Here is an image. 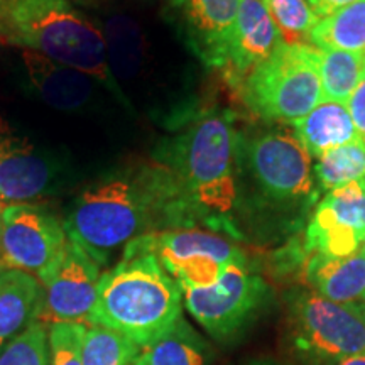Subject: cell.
<instances>
[{
  "mask_svg": "<svg viewBox=\"0 0 365 365\" xmlns=\"http://www.w3.org/2000/svg\"><path fill=\"white\" fill-rule=\"evenodd\" d=\"M198 218L180 180L161 161H139L97 178L76 195L63 220L68 239L107 267L139 237L191 227Z\"/></svg>",
  "mask_w": 365,
  "mask_h": 365,
  "instance_id": "6da1fadb",
  "label": "cell"
},
{
  "mask_svg": "<svg viewBox=\"0 0 365 365\" xmlns=\"http://www.w3.org/2000/svg\"><path fill=\"white\" fill-rule=\"evenodd\" d=\"M0 41L86 73L127 105L102 29L71 0H2Z\"/></svg>",
  "mask_w": 365,
  "mask_h": 365,
  "instance_id": "7a4b0ae2",
  "label": "cell"
},
{
  "mask_svg": "<svg viewBox=\"0 0 365 365\" xmlns=\"http://www.w3.org/2000/svg\"><path fill=\"white\" fill-rule=\"evenodd\" d=\"M182 318V291L150 252H124L102 272L97 301L85 325L108 328L149 345Z\"/></svg>",
  "mask_w": 365,
  "mask_h": 365,
  "instance_id": "3957f363",
  "label": "cell"
},
{
  "mask_svg": "<svg viewBox=\"0 0 365 365\" xmlns=\"http://www.w3.org/2000/svg\"><path fill=\"white\" fill-rule=\"evenodd\" d=\"M237 134L228 113H200L170 144L171 168L198 217L220 218L237 202Z\"/></svg>",
  "mask_w": 365,
  "mask_h": 365,
  "instance_id": "277c9868",
  "label": "cell"
},
{
  "mask_svg": "<svg viewBox=\"0 0 365 365\" xmlns=\"http://www.w3.org/2000/svg\"><path fill=\"white\" fill-rule=\"evenodd\" d=\"M242 98L264 120L294 124L325 100L313 44H282L242 80Z\"/></svg>",
  "mask_w": 365,
  "mask_h": 365,
  "instance_id": "5b68a950",
  "label": "cell"
},
{
  "mask_svg": "<svg viewBox=\"0 0 365 365\" xmlns=\"http://www.w3.org/2000/svg\"><path fill=\"white\" fill-rule=\"evenodd\" d=\"M294 340L301 352L319 360L365 355V318L359 303L341 304L317 293L291 301Z\"/></svg>",
  "mask_w": 365,
  "mask_h": 365,
  "instance_id": "8992f818",
  "label": "cell"
},
{
  "mask_svg": "<svg viewBox=\"0 0 365 365\" xmlns=\"http://www.w3.org/2000/svg\"><path fill=\"white\" fill-rule=\"evenodd\" d=\"M68 244L63 220L41 203L2 207L0 267L19 269L43 281Z\"/></svg>",
  "mask_w": 365,
  "mask_h": 365,
  "instance_id": "52a82bcc",
  "label": "cell"
},
{
  "mask_svg": "<svg viewBox=\"0 0 365 365\" xmlns=\"http://www.w3.org/2000/svg\"><path fill=\"white\" fill-rule=\"evenodd\" d=\"M181 291L182 303L191 317L217 340L234 336L269 294L267 284L249 271L247 262L230 264L217 284Z\"/></svg>",
  "mask_w": 365,
  "mask_h": 365,
  "instance_id": "ba28073f",
  "label": "cell"
},
{
  "mask_svg": "<svg viewBox=\"0 0 365 365\" xmlns=\"http://www.w3.org/2000/svg\"><path fill=\"white\" fill-rule=\"evenodd\" d=\"M249 170L267 198L296 203L314 195L312 154L291 132H264L249 140L245 149Z\"/></svg>",
  "mask_w": 365,
  "mask_h": 365,
  "instance_id": "9c48e42d",
  "label": "cell"
},
{
  "mask_svg": "<svg viewBox=\"0 0 365 365\" xmlns=\"http://www.w3.org/2000/svg\"><path fill=\"white\" fill-rule=\"evenodd\" d=\"M100 277L102 267L78 244L68 239L61 257L41 281L43 298L36 322L46 327L54 323H86L97 301Z\"/></svg>",
  "mask_w": 365,
  "mask_h": 365,
  "instance_id": "30bf717a",
  "label": "cell"
},
{
  "mask_svg": "<svg viewBox=\"0 0 365 365\" xmlns=\"http://www.w3.org/2000/svg\"><path fill=\"white\" fill-rule=\"evenodd\" d=\"M365 240V181L350 182L333 191L314 208L304 234L308 255L346 257Z\"/></svg>",
  "mask_w": 365,
  "mask_h": 365,
  "instance_id": "8fae6325",
  "label": "cell"
},
{
  "mask_svg": "<svg viewBox=\"0 0 365 365\" xmlns=\"http://www.w3.org/2000/svg\"><path fill=\"white\" fill-rule=\"evenodd\" d=\"M59 173L53 158L0 118V203L4 207L36 203L53 195Z\"/></svg>",
  "mask_w": 365,
  "mask_h": 365,
  "instance_id": "7c38bea8",
  "label": "cell"
},
{
  "mask_svg": "<svg viewBox=\"0 0 365 365\" xmlns=\"http://www.w3.org/2000/svg\"><path fill=\"white\" fill-rule=\"evenodd\" d=\"M170 7L196 56L223 68L240 0H171Z\"/></svg>",
  "mask_w": 365,
  "mask_h": 365,
  "instance_id": "4fadbf2b",
  "label": "cell"
},
{
  "mask_svg": "<svg viewBox=\"0 0 365 365\" xmlns=\"http://www.w3.org/2000/svg\"><path fill=\"white\" fill-rule=\"evenodd\" d=\"M282 44L284 39L269 12L266 0H240L223 68L230 80L240 85L255 66L271 58Z\"/></svg>",
  "mask_w": 365,
  "mask_h": 365,
  "instance_id": "5bb4252c",
  "label": "cell"
},
{
  "mask_svg": "<svg viewBox=\"0 0 365 365\" xmlns=\"http://www.w3.org/2000/svg\"><path fill=\"white\" fill-rule=\"evenodd\" d=\"M26 78L38 97L63 112L80 110L95 97L100 83L83 71L65 66L33 51H22Z\"/></svg>",
  "mask_w": 365,
  "mask_h": 365,
  "instance_id": "9a60e30c",
  "label": "cell"
},
{
  "mask_svg": "<svg viewBox=\"0 0 365 365\" xmlns=\"http://www.w3.org/2000/svg\"><path fill=\"white\" fill-rule=\"evenodd\" d=\"M43 298V284L33 274L0 267V354L33 325Z\"/></svg>",
  "mask_w": 365,
  "mask_h": 365,
  "instance_id": "2e32d148",
  "label": "cell"
},
{
  "mask_svg": "<svg viewBox=\"0 0 365 365\" xmlns=\"http://www.w3.org/2000/svg\"><path fill=\"white\" fill-rule=\"evenodd\" d=\"M304 274L323 298L350 304L365 301V254L362 247L346 257L308 255Z\"/></svg>",
  "mask_w": 365,
  "mask_h": 365,
  "instance_id": "e0dca14e",
  "label": "cell"
},
{
  "mask_svg": "<svg viewBox=\"0 0 365 365\" xmlns=\"http://www.w3.org/2000/svg\"><path fill=\"white\" fill-rule=\"evenodd\" d=\"M291 125L294 127V135L314 158L360 139L346 103L333 100H323L308 115Z\"/></svg>",
  "mask_w": 365,
  "mask_h": 365,
  "instance_id": "ac0fdd59",
  "label": "cell"
},
{
  "mask_svg": "<svg viewBox=\"0 0 365 365\" xmlns=\"http://www.w3.org/2000/svg\"><path fill=\"white\" fill-rule=\"evenodd\" d=\"M208 346L185 319L140 349L134 365H207Z\"/></svg>",
  "mask_w": 365,
  "mask_h": 365,
  "instance_id": "d6986e66",
  "label": "cell"
},
{
  "mask_svg": "<svg viewBox=\"0 0 365 365\" xmlns=\"http://www.w3.org/2000/svg\"><path fill=\"white\" fill-rule=\"evenodd\" d=\"M309 44L322 49L365 54V0H357L319 19Z\"/></svg>",
  "mask_w": 365,
  "mask_h": 365,
  "instance_id": "ffe728a7",
  "label": "cell"
},
{
  "mask_svg": "<svg viewBox=\"0 0 365 365\" xmlns=\"http://www.w3.org/2000/svg\"><path fill=\"white\" fill-rule=\"evenodd\" d=\"M318 49V71L323 97L346 103L365 73V54Z\"/></svg>",
  "mask_w": 365,
  "mask_h": 365,
  "instance_id": "44dd1931",
  "label": "cell"
},
{
  "mask_svg": "<svg viewBox=\"0 0 365 365\" xmlns=\"http://www.w3.org/2000/svg\"><path fill=\"white\" fill-rule=\"evenodd\" d=\"M314 180L323 191L365 181V143L362 139L331 149L317 158Z\"/></svg>",
  "mask_w": 365,
  "mask_h": 365,
  "instance_id": "7402d4cb",
  "label": "cell"
},
{
  "mask_svg": "<svg viewBox=\"0 0 365 365\" xmlns=\"http://www.w3.org/2000/svg\"><path fill=\"white\" fill-rule=\"evenodd\" d=\"M140 346L108 328L86 325L83 336V365H134Z\"/></svg>",
  "mask_w": 365,
  "mask_h": 365,
  "instance_id": "603a6c76",
  "label": "cell"
},
{
  "mask_svg": "<svg viewBox=\"0 0 365 365\" xmlns=\"http://www.w3.org/2000/svg\"><path fill=\"white\" fill-rule=\"evenodd\" d=\"M266 4L286 44H309V36L319 17L308 0H266Z\"/></svg>",
  "mask_w": 365,
  "mask_h": 365,
  "instance_id": "cb8c5ba5",
  "label": "cell"
},
{
  "mask_svg": "<svg viewBox=\"0 0 365 365\" xmlns=\"http://www.w3.org/2000/svg\"><path fill=\"white\" fill-rule=\"evenodd\" d=\"M0 365H49L48 327L34 322L0 354Z\"/></svg>",
  "mask_w": 365,
  "mask_h": 365,
  "instance_id": "d4e9b609",
  "label": "cell"
},
{
  "mask_svg": "<svg viewBox=\"0 0 365 365\" xmlns=\"http://www.w3.org/2000/svg\"><path fill=\"white\" fill-rule=\"evenodd\" d=\"M85 323H54L48 327L49 365H83Z\"/></svg>",
  "mask_w": 365,
  "mask_h": 365,
  "instance_id": "484cf974",
  "label": "cell"
},
{
  "mask_svg": "<svg viewBox=\"0 0 365 365\" xmlns=\"http://www.w3.org/2000/svg\"><path fill=\"white\" fill-rule=\"evenodd\" d=\"M346 108H349L350 117H352L360 139L365 143V73L357 88L354 90V93L346 100Z\"/></svg>",
  "mask_w": 365,
  "mask_h": 365,
  "instance_id": "4316f807",
  "label": "cell"
},
{
  "mask_svg": "<svg viewBox=\"0 0 365 365\" xmlns=\"http://www.w3.org/2000/svg\"><path fill=\"white\" fill-rule=\"evenodd\" d=\"M354 2H357V0H308V4L312 6L319 19H323V17L330 16V14L340 11V9L350 6Z\"/></svg>",
  "mask_w": 365,
  "mask_h": 365,
  "instance_id": "83f0119b",
  "label": "cell"
},
{
  "mask_svg": "<svg viewBox=\"0 0 365 365\" xmlns=\"http://www.w3.org/2000/svg\"><path fill=\"white\" fill-rule=\"evenodd\" d=\"M333 365H365V355H354V357L336 360Z\"/></svg>",
  "mask_w": 365,
  "mask_h": 365,
  "instance_id": "f1b7e54d",
  "label": "cell"
},
{
  "mask_svg": "<svg viewBox=\"0 0 365 365\" xmlns=\"http://www.w3.org/2000/svg\"><path fill=\"white\" fill-rule=\"evenodd\" d=\"M247 365H279V364L274 362L271 359H257V360H252V362H249Z\"/></svg>",
  "mask_w": 365,
  "mask_h": 365,
  "instance_id": "f546056e",
  "label": "cell"
},
{
  "mask_svg": "<svg viewBox=\"0 0 365 365\" xmlns=\"http://www.w3.org/2000/svg\"><path fill=\"white\" fill-rule=\"evenodd\" d=\"M359 307H360V309H362V314H364V318H365V301H362V303H359Z\"/></svg>",
  "mask_w": 365,
  "mask_h": 365,
  "instance_id": "4dcf8cb0",
  "label": "cell"
},
{
  "mask_svg": "<svg viewBox=\"0 0 365 365\" xmlns=\"http://www.w3.org/2000/svg\"><path fill=\"white\" fill-rule=\"evenodd\" d=\"M0 225H2V203H0Z\"/></svg>",
  "mask_w": 365,
  "mask_h": 365,
  "instance_id": "1f68e13d",
  "label": "cell"
},
{
  "mask_svg": "<svg viewBox=\"0 0 365 365\" xmlns=\"http://www.w3.org/2000/svg\"><path fill=\"white\" fill-rule=\"evenodd\" d=\"M362 250H364V254H365V240H364V244H362Z\"/></svg>",
  "mask_w": 365,
  "mask_h": 365,
  "instance_id": "d6a6232c",
  "label": "cell"
},
{
  "mask_svg": "<svg viewBox=\"0 0 365 365\" xmlns=\"http://www.w3.org/2000/svg\"><path fill=\"white\" fill-rule=\"evenodd\" d=\"M0 2H2V0H0Z\"/></svg>",
  "mask_w": 365,
  "mask_h": 365,
  "instance_id": "836d02e7",
  "label": "cell"
}]
</instances>
